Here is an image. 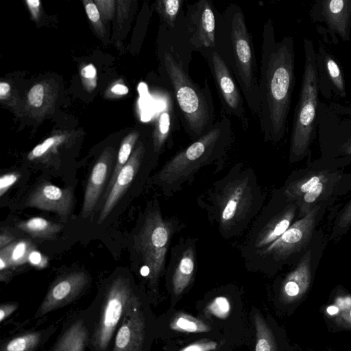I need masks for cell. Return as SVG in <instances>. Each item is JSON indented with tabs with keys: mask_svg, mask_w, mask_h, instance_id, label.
I'll list each match as a JSON object with an SVG mask.
<instances>
[{
	"mask_svg": "<svg viewBox=\"0 0 351 351\" xmlns=\"http://www.w3.org/2000/svg\"><path fill=\"white\" fill-rule=\"evenodd\" d=\"M294 51L291 37L276 41L272 22L263 29L258 89L261 130L265 141L283 137L294 86Z\"/></svg>",
	"mask_w": 351,
	"mask_h": 351,
	"instance_id": "cell-1",
	"label": "cell"
},
{
	"mask_svg": "<svg viewBox=\"0 0 351 351\" xmlns=\"http://www.w3.org/2000/svg\"><path fill=\"white\" fill-rule=\"evenodd\" d=\"M202 204L223 238L244 231L263 206V193L255 173L237 164L207 191Z\"/></svg>",
	"mask_w": 351,
	"mask_h": 351,
	"instance_id": "cell-2",
	"label": "cell"
},
{
	"mask_svg": "<svg viewBox=\"0 0 351 351\" xmlns=\"http://www.w3.org/2000/svg\"><path fill=\"white\" fill-rule=\"evenodd\" d=\"M215 49L232 72L252 114L260 115L257 64L252 38L241 8L229 5L217 18Z\"/></svg>",
	"mask_w": 351,
	"mask_h": 351,
	"instance_id": "cell-3",
	"label": "cell"
},
{
	"mask_svg": "<svg viewBox=\"0 0 351 351\" xmlns=\"http://www.w3.org/2000/svg\"><path fill=\"white\" fill-rule=\"evenodd\" d=\"M232 140L231 122L225 114H222L208 132L163 165L155 176L156 184L166 195H173L201 168L221 160Z\"/></svg>",
	"mask_w": 351,
	"mask_h": 351,
	"instance_id": "cell-4",
	"label": "cell"
},
{
	"mask_svg": "<svg viewBox=\"0 0 351 351\" xmlns=\"http://www.w3.org/2000/svg\"><path fill=\"white\" fill-rule=\"evenodd\" d=\"M162 63L184 130L195 141L215 122L208 81L206 80L203 87L194 82L180 53L171 44L163 51Z\"/></svg>",
	"mask_w": 351,
	"mask_h": 351,
	"instance_id": "cell-5",
	"label": "cell"
},
{
	"mask_svg": "<svg viewBox=\"0 0 351 351\" xmlns=\"http://www.w3.org/2000/svg\"><path fill=\"white\" fill-rule=\"evenodd\" d=\"M138 294L128 276L117 275L99 291L84 310L90 333V351H108L115 332Z\"/></svg>",
	"mask_w": 351,
	"mask_h": 351,
	"instance_id": "cell-6",
	"label": "cell"
},
{
	"mask_svg": "<svg viewBox=\"0 0 351 351\" xmlns=\"http://www.w3.org/2000/svg\"><path fill=\"white\" fill-rule=\"evenodd\" d=\"M175 226L164 219L159 209L147 213L143 223L134 237V247L143 264L142 275L147 278L150 287L157 288L164 271L166 256Z\"/></svg>",
	"mask_w": 351,
	"mask_h": 351,
	"instance_id": "cell-7",
	"label": "cell"
},
{
	"mask_svg": "<svg viewBox=\"0 0 351 351\" xmlns=\"http://www.w3.org/2000/svg\"><path fill=\"white\" fill-rule=\"evenodd\" d=\"M305 64L299 101L295 108L291 138L290 159L307 151L313 134L317 106L318 76L311 43L304 40Z\"/></svg>",
	"mask_w": 351,
	"mask_h": 351,
	"instance_id": "cell-8",
	"label": "cell"
},
{
	"mask_svg": "<svg viewBox=\"0 0 351 351\" xmlns=\"http://www.w3.org/2000/svg\"><path fill=\"white\" fill-rule=\"evenodd\" d=\"M199 52L208 63L223 114L236 117L243 129H247L249 121L244 107V98L230 69L215 48Z\"/></svg>",
	"mask_w": 351,
	"mask_h": 351,
	"instance_id": "cell-9",
	"label": "cell"
},
{
	"mask_svg": "<svg viewBox=\"0 0 351 351\" xmlns=\"http://www.w3.org/2000/svg\"><path fill=\"white\" fill-rule=\"evenodd\" d=\"M319 211L318 206L313 207L300 219L290 227L274 242L255 253L254 261H281L300 252L309 242Z\"/></svg>",
	"mask_w": 351,
	"mask_h": 351,
	"instance_id": "cell-10",
	"label": "cell"
},
{
	"mask_svg": "<svg viewBox=\"0 0 351 351\" xmlns=\"http://www.w3.org/2000/svg\"><path fill=\"white\" fill-rule=\"evenodd\" d=\"M90 281V276L84 271L76 270L62 274L49 287L34 318H40L74 302L86 291Z\"/></svg>",
	"mask_w": 351,
	"mask_h": 351,
	"instance_id": "cell-11",
	"label": "cell"
},
{
	"mask_svg": "<svg viewBox=\"0 0 351 351\" xmlns=\"http://www.w3.org/2000/svg\"><path fill=\"white\" fill-rule=\"evenodd\" d=\"M147 319L142 297L138 293L119 326L108 351H144Z\"/></svg>",
	"mask_w": 351,
	"mask_h": 351,
	"instance_id": "cell-12",
	"label": "cell"
},
{
	"mask_svg": "<svg viewBox=\"0 0 351 351\" xmlns=\"http://www.w3.org/2000/svg\"><path fill=\"white\" fill-rule=\"evenodd\" d=\"M183 24L184 33L193 49L200 51L215 48L217 20L211 1L199 0L188 5Z\"/></svg>",
	"mask_w": 351,
	"mask_h": 351,
	"instance_id": "cell-13",
	"label": "cell"
},
{
	"mask_svg": "<svg viewBox=\"0 0 351 351\" xmlns=\"http://www.w3.org/2000/svg\"><path fill=\"white\" fill-rule=\"evenodd\" d=\"M297 208L290 203L267 221L258 217L247 238L244 254L254 255L278 239L291 225Z\"/></svg>",
	"mask_w": 351,
	"mask_h": 351,
	"instance_id": "cell-14",
	"label": "cell"
},
{
	"mask_svg": "<svg viewBox=\"0 0 351 351\" xmlns=\"http://www.w3.org/2000/svg\"><path fill=\"white\" fill-rule=\"evenodd\" d=\"M26 206L66 216L73 206V191L70 187L60 188L44 182L30 193Z\"/></svg>",
	"mask_w": 351,
	"mask_h": 351,
	"instance_id": "cell-15",
	"label": "cell"
},
{
	"mask_svg": "<svg viewBox=\"0 0 351 351\" xmlns=\"http://www.w3.org/2000/svg\"><path fill=\"white\" fill-rule=\"evenodd\" d=\"M145 154L142 143L132 154L128 162L117 174L112 186L105 193V199L99 216L98 223H101L112 211L119 199L136 176Z\"/></svg>",
	"mask_w": 351,
	"mask_h": 351,
	"instance_id": "cell-16",
	"label": "cell"
},
{
	"mask_svg": "<svg viewBox=\"0 0 351 351\" xmlns=\"http://www.w3.org/2000/svg\"><path fill=\"white\" fill-rule=\"evenodd\" d=\"M112 156L110 150H105L94 165L89 176L82 208V215L88 217L94 210L104 190L106 181L110 178Z\"/></svg>",
	"mask_w": 351,
	"mask_h": 351,
	"instance_id": "cell-17",
	"label": "cell"
},
{
	"mask_svg": "<svg viewBox=\"0 0 351 351\" xmlns=\"http://www.w3.org/2000/svg\"><path fill=\"white\" fill-rule=\"evenodd\" d=\"M90 333L84 310L73 313L63 324L51 351H86Z\"/></svg>",
	"mask_w": 351,
	"mask_h": 351,
	"instance_id": "cell-18",
	"label": "cell"
},
{
	"mask_svg": "<svg viewBox=\"0 0 351 351\" xmlns=\"http://www.w3.org/2000/svg\"><path fill=\"white\" fill-rule=\"evenodd\" d=\"M311 252L308 251L283 280L280 296L285 302H293L306 292L311 283Z\"/></svg>",
	"mask_w": 351,
	"mask_h": 351,
	"instance_id": "cell-19",
	"label": "cell"
},
{
	"mask_svg": "<svg viewBox=\"0 0 351 351\" xmlns=\"http://www.w3.org/2000/svg\"><path fill=\"white\" fill-rule=\"evenodd\" d=\"M194 245L185 244L179 254L171 277V287L176 296L180 295L191 283L195 268Z\"/></svg>",
	"mask_w": 351,
	"mask_h": 351,
	"instance_id": "cell-20",
	"label": "cell"
},
{
	"mask_svg": "<svg viewBox=\"0 0 351 351\" xmlns=\"http://www.w3.org/2000/svg\"><path fill=\"white\" fill-rule=\"evenodd\" d=\"M164 104L157 117L153 134V147L155 153H160L169 136L173 134L175 123V101L171 92L165 93Z\"/></svg>",
	"mask_w": 351,
	"mask_h": 351,
	"instance_id": "cell-21",
	"label": "cell"
},
{
	"mask_svg": "<svg viewBox=\"0 0 351 351\" xmlns=\"http://www.w3.org/2000/svg\"><path fill=\"white\" fill-rule=\"evenodd\" d=\"M56 330L49 327L39 330L27 331L1 341L0 351H37Z\"/></svg>",
	"mask_w": 351,
	"mask_h": 351,
	"instance_id": "cell-22",
	"label": "cell"
},
{
	"mask_svg": "<svg viewBox=\"0 0 351 351\" xmlns=\"http://www.w3.org/2000/svg\"><path fill=\"white\" fill-rule=\"evenodd\" d=\"M324 16L332 27L345 39L351 14V1L330 0L322 3Z\"/></svg>",
	"mask_w": 351,
	"mask_h": 351,
	"instance_id": "cell-23",
	"label": "cell"
},
{
	"mask_svg": "<svg viewBox=\"0 0 351 351\" xmlns=\"http://www.w3.org/2000/svg\"><path fill=\"white\" fill-rule=\"evenodd\" d=\"M339 180V175L337 173H330L327 178L293 203L299 208L300 215L303 217L313 207L318 206L319 202L331 193Z\"/></svg>",
	"mask_w": 351,
	"mask_h": 351,
	"instance_id": "cell-24",
	"label": "cell"
},
{
	"mask_svg": "<svg viewBox=\"0 0 351 351\" xmlns=\"http://www.w3.org/2000/svg\"><path fill=\"white\" fill-rule=\"evenodd\" d=\"M330 174L326 170L310 172L301 178L290 182L286 187L284 195L290 203H295L316 184Z\"/></svg>",
	"mask_w": 351,
	"mask_h": 351,
	"instance_id": "cell-25",
	"label": "cell"
},
{
	"mask_svg": "<svg viewBox=\"0 0 351 351\" xmlns=\"http://www.w3.org/2000/svg\"><path fill=\"white\" fill-rule=\"evenodd\" d=\"M17 228L33 238L51 239L55 238L62 226L40 217H34L19 221Z\"/></svg>",
	"mask_w": 351,
	"mask_h": 351,
	"instance_id": "cell-26",
	"label": "cell"
},
{
	"mask_svg": "<svg viewBox=\"0 0 351 351\" xmlns=\"http://www.w3.org/2000/svg\"><path fill=\"white\" fill-rule=\"evenodd\" d=\"M33 248L34 246L28 241H14L0 250V258L11 268L21 266L27 262L28 255Z\"/></svg>",
	"mask_w": 351,
	"mask_h": 351,
	"instance_id": "cell-27",
	"label": "cell"
},
{
	"mask_svg": "<svg viewBox=\"0 0 351 351\" xmlns=\"http://www.w3.org/2000/svg\"><path fill=\"white\" fill-rule=\"evenodd\" d=\"M138 137L139 133L134 131L126 136L122 141L118 152L117 162L109 179L105 193L109 191L110 187L112 186L117 174L128 162L132 154L133 153V148L137 142Z\"/></svg>",
	"mask_w": 351,
	"mask_h": 351,
	"instance_id": "cell-28",
	"label": "cell"
},
{
	"mask_svg": "<svg viewBox=\"0 0 351 351\" xmlns=\"http://www.w3.org/2000/svg\"><path fill=\"white\" fill-rule=\"evenodd\" d=\"M256 329V345L254 351H276L273 334L261 315L254 316Z\"/></svg>",
	"mask_w": 351,
	"mask_h": 351,
	"instance_id": "cell-29",
	"label": "cell"
},
{
	"mask_svg": "<svg viewBox=\"0 0 351 351\" xmlns=\"http://www.w3.org/2000/svg\"><path fill=\"white\" fill-rule=\"evenodd\" d=\"M183 3L182 0H160L156 2V9L167 27L173 29L176 27Z\"/></svg>",
	"mask_w": 351,
	"mask_h": 351,
	"instance_id": "cell-30",
	"label": "cell"
},
{
	"mask_svg": "<svg viewBox=\"0 0 351 351\" xmlns=\"http://www.w3.org/2000/svg\"><path fill=\"white\" fill-rule=\"evenodd\" d=\"M172 330L187 332L198 333L210 330L209 327L202 321L186 313H178L170 323Z\"/></svg>",
	"mask_w": 351,
	"mask_h": 351,
	"instance_id": "cell-31",
	"label": "cell"
},
{
	"mask_svg": "<svg viewBox=\"0 0 351 351\" xmlns=\"http://www.w3.org/2000/svg\"><path fill=\"white\" fill-rule=\"evenodd\" d=\"M62 136L49 137L37 145L27 155L29 160H41L49 152L51 148L58 141L62 140Z\"/></svg>",
	"mask_w": 351,
	"mask_h": 351,
	"instance_id": "cell-32",
	"label": "cell"
},
{
	"mask_svg": "<svg viewBox=\"0 0 351 351\" xmlns=\"http://www.w3.org/2000/svg\"><path fill=\"white\" fill-rule=\"evenodd\" d=\"M210 313L220 319L226 318L230 311V304L228 299L224 296L215 298L208 306Z\"/></svg>",
	"mask_w": 351,
	"mask_h": 351,
	"instance_id": "cell-33",
	"label": "cell"
},
{
	"mask_svg": "<svg viewBox=\"0 0 351 351\" xmlns=\"http://www.w3.org/2000/svg\"><path fill=\"white\" fill-rule=\"evenodd\" d=\"M326 68L330 75V77L332 82L334 83L335 86L340 92L343 93L344 83L341 73V70L338 64L331 58L328 57L326 58Z\"/></svg>",
	"mask_w": 351,
	"mask_h": 351,
	"instance_id": "cell-34",
	"label": "cell"
},
{
	"mask_svg": "<svg viewBox=\"0 0 351 351\" xmlns=\"http://www.w3.org/2000/svg\"><path fill=\"white\" fill-rule=\"evenodd\" d=\"M81 76L84 85L92 90L97 85V70L93 64H89L81 70Z\"/></svg>",
	"mask_w": 351,
	"mask_h": 351,
	"instance_id": "cell-35",
	"label": "cell"
},
{
	"mask_svg": "<svg viewBox=\"0 0 351 351\" xmlns=\"http://www.w3.org/2000/svg\"><path fill=\"white\" fill-rule=\"evenodd\" d=\"M44 93V86L42 84H37L33 86L27 94L29 104L35 108L40 107L43 103Z\"/></svg>",
	"mask_w": 351,
	"mask_h": 351,
	"instance_id": "cell-36",
	"label": "cell"
},
{
	"mask_svg": "<svg viewBox=\"0 0 351 351\" xmlns=\"http://www.w3.org/2000/svg\"><path fill=\"white\" fill-rule=\"evenodd\" d=\"M84 3L89 20L95 27H101V15L97 5L92 1H84Z\"/></svg>",
	"mask_w": 351,
	"mask_h": 351,
	"instance_id": "cell-37",
	"label": "cell"
},
{
	"mask_svg": "<svg viewBox=\"0 0 351 351\" xmlns=\"http://www.w3.org/2000/svg\"><path fill=\"white\" fill-rule=\"evenodd\" d=\"M27 262L38 269L45 268L48 264L47 258L35 248H33L29 252Z\"/></svg>",
	"mask_w": 351,
	"mask_h": 351,
	"instance_id": "cell-38",
	"label": "cell"
},
{
	"mask_svg": "<svg viewBox=\"0 0 351 351\" xmlns=\"http://www.w3.org/2000/svg\"><path fill=\"white\" fill-rule=\"evenodd\" d=\"M19 174L16 172L8 173L1 176L0 178L1 197L19 180Z\"/></svg>",
	"mask_w": 351,
	"mask_h": 351,
	"instance_id": "cell-39",
	"label": "cell"
},
{
	"mask_svg": "<svg viewBox=\"0 0 351 351\" xmlns=\"http://www.w3.org/2000/svg\"><path fill=\"white\" fill-rule=\"evenodd\" d=\"M217 343L213 341H201L191 343L180 351H212L217 348Z\"/></svg>",
	"mask_w": 351,
	"mask_h": 351,
	"instance_id": "cell-40",
	"label": "cell"
},
{
	"mask_svg": "<svg viewBox=\"0 0 351 351\" xmlns=\"http://www.w3.org/2000/svg\"><path fill=\"white\" fill-rule=\"evenodd\" d=\"M19 304L16 302H5L0 305V322L2 324L8 318L17 308Z\"/></svg>",
	"mask_w": 351,
	"mask_h": 351,
	"instance_id": "cell-41",
	"label": "cell"
},
{
	"mask_svg": "<svg viewBox=\"0 0 351 351\" xmlns=\"http://www.w3.org/2000/svg\"><path fill=\"white\" fill-rule=\"evenodd\" d=\"M341 326L351 330V307L341 311L336 318Z\"/></svg>",
	"mask_w": 351,
	"mask_h": 351,
	"instance_id": "cell-42",
	"label": "cell"
},
{
	"mask_svg": "<svg viewBox=\"0 0 351 351\" xmlns=\"http://www.w3.org/2000/svg\"><path fill=\"white\" fill-rule=\"evenodd\" d=\"M351 224V201L343 210L339 220L338 226L341 228H346Z\"/></svg>",
	"mask_w": 351,
	"mask_h": 351,
	"instance_id": "cell-43",
	"label": "cell"
},
{
	"mask_svg": "<svg viewBox=\"0 0 351 351\" xmlns=\"http://www.w3.org/2000/svg\"><path fill=\"white\" fill-rule=\"evenodd\" d=\"M14 236L7 230H1L0 233V250L14 242Z\"/></svg>",
	"mask_w": 351,
	"mask_h": 351,
	"instance_id": "cell-44",
	"label": "cell"
},
{
	"mask_svg": "<svg viewBox=\"0 0 351 351\" xmlns=\"http://www.w3.org/2000/svg\"><path fill=\"white\" fill-rule=\"evenodd\" d=\"M26 3L34 19L39 15L40 1L39 0H26Z\"/></svg>",
	"mask_w": 351,
	"mask_h": 351,
	"instance_id": "cell-45",
	"label": "cell"
},
{
	"mask_svg": "<svg viewBox=\"0 0 351 351\" xmlns=\"http://www.w3.org/2000/svg\"><path fill=\"white\" fill-rule=\"evenodd\" d=\"M110 91L117 95H125L128 93V87L122 84H116L110 88Z\"/></svg>",
	"mask_w": 351,
	"mask_h": 351,
	"instance_id": "cell-46",
	"label": "cell"
},
{
	"mask_svg": "<svg viewBox=\"0 0 351 351\" xmlns=\"http://www.w3.org/2000/svg\"><path fill=\"white\" fill-rule=\"evenodd\" d=\"M10 85L5 82H0V98L3 99L10 91Z\"/></svg>",
	"mask_w": 351,
	"mask_h": 351,
	"instance_id": "cell-47",
	"label": "cell"
},
{
	"mask_svg": "<svg viewBox=\"0 0 351 351\" xmlns=\"http://www.w3.org/2000/svg\"><path fill=\"white\" fill-rule=\"evenodd\" d=\"M350 152H351V147H350Z\"/></svg>",
	"mask_w": 351,
	"mask_h": 351,
	"instance_id": "cell-48",
	"label": "cell"
}]
</instances>
